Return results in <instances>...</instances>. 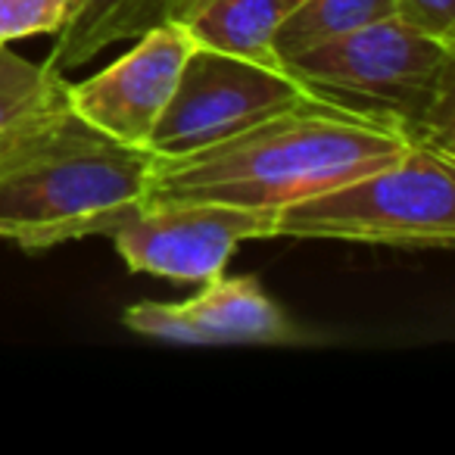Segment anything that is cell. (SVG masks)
<instances>
[{"label":"cell","instance_id":"5b68a950","mask_svg":"<svg viewBox=\"0 0 455 455\" xmlns=\"http://www.w3.org/2000/svg\"><path fill=\"white\" fill-rule=\"evenodd\" d=\"M303 97H309V91L287 69L194 47L147 150L156 159L184 156L219 144Z\"/></svg>","mask_w":455,"mask_h":455},{"label":"cell","instance_id":"52a82bcc","mask_svg":"<svg viewBox=\"0 0 455 455\" xmlns=\"http://www.w3.org/2000/svg\"><path fill=\"white\" fill-rule=\"evenodd\" d=\"M128 331L178 347H303L312 334L250 275L200 284L181 303H134L122 312Z\"/></svg>","mask_w":455,"mask_h":455},{"label":"cell","instance_id":"4fadbf2b","mask_svg":"<svg viewBox=\"0 0 455 455\" xmlns=\"http://www.w3.org/2000/svg\"><path fill=\"white\" fill-rule=\"evenodd\" d=\"M76 0H0V47L13 41L57 35Z\"/></svg>","mask_w":455,"mask_h":455},{"label":"cell","instance_id":"8fae6325","mask_svg":"<svg viewBox=\"0 0 455 455\" xmlns=\"http://www.w3.org/2000/svg\"><path fill=\"white\" fill-rule=\"evenodd\" d=\"M63 72L0 47V144L69 113Z\"/></svg>","mask_w":455,"mask_h":455},{"label":"cell","instance_id":"30bf717a","mask_svg":"<svg viewBox=\"0 0 455 455\" xmlns=\"http://www.w3.org/2000/svg\"><path fill=\"white\" fill-rule=\"evenodd\" d=\"M181 4L184 0H76L66 26L53 35L44 66L66 76L69 69L91 63L107 47L175 20Z\"/></svg>","mask_w":455,"mask_h":455},{"label":"cell","instance_id":"6da1fadb","mask_svg":"<svg viewBox=\"0 0 455 455\" xmlns=\"http://www.w3.org/2000/svg\"><path fill=\"white\" fill-rule=\"evenodd\" d=\"M409 147L399 128L309 94L219 144L153 156L150 200L284 209L380 169Z\"/></svg>","mask_w":455,"mask_h":455},{"label":"cell","instance_id":"8992f818","mask_svg":"<svg viewBox=\"0 0 455 455\" xmlns=\"http://www.w3.org/2000/svg\"><path fill=\"white\" fill-rule=\"evenodd\" d=\"M275 212L215 200H147L109 237L128 272L206 284L241 243L275 237Z\"/></svg>","mask_w":455,"mask_h":455},{"label":"cell","instance_id":"277c9868","mask_svg":"<svg viewBox=\"0 0 455 455\" xmlns=\"http://www.w3.org/2000/svg\"><path fill=\"white\" fill-rule=\"evenodd\" d=\"M275 237L452 250L455 153L411 144L380 169L278 209Z\"/></svg>","mask_w":455,"mask_h":455},{"label":"cell","instance_id":"7a4b0ae2","mask_svg":"<svg viewBox=\"0 0 455 455\" xmlns=\"http://www.w3.org/2000/svg\"><path fill=\"white\" fill-rule=\"evenodd\" d=\"M153 153L72 113L0 144V241L38 253L113 235L150 200Z\"/></svg>","mask_w":455,"mask_h":455},{"label":"cell","instance_id":"5bb4252c","mask_svg":"<svg viewBox=\"0 0 455 455\" xmlns=\"http://www.w3.org/2000/svg\"><path fill=\"white\" fill-rule=\"evenodd\" d=\"M396 16L434 38L455 44V0H396Z\"/></svg>","mask_w":455,"mask_h":455},{"label":"cell","instance_id":"9c48e42d","mask_svg":"<svg viewBox=\"0 0 455 455\" xmlns=\"http://www.w3.org/2000/svg\"><path fill=\"white\" fill-rule=\"evenodd\" d=\"M297 4L299 0H184L175 22L188 28L196 47L284 69L275 53V32Z\"/></svg>","mask_w":455,"mask_h":455},{"label":"cell","instance_id":"3957f363","mask_svg":"<svg viewBox=\"0 0 455 455\" xmlns=\"http://www.w3.org/2000/svg\"><path fill=\"white\" fill-rule=\"evenodd\" d=\"M284 69L312 97L387 122L411 144L455 153V44L399 16L324 41Z\"/></svg>","mask_w":455,"mask_h":455},{"label":"cell","instance_id":"7c38bea8","mask_svg":"<svg viewBox=\"0 0 455 455\" xmlns=\"http://www.w3.org/2000/svg\"><path fill=\"white\" fill-rule=\"evenodd\" d=\"M396 16V0H299L275 32V53L281 63Z\"/></svg>","mask_w":455,"mask_h":455},{"label":"cell","instance_id":"ba28073f","mask_svg":"<svg viewBox=\"0 0 455 455\" xmlns=\"http://www.w3.org/2000/svg\"><path fill=\"white\" fill-rule=\"evenodd\" d=\"M194 47L188 28L175 20L147 28L125 57L88 82L66 88L69 113L116 144L147 150Z\"/></svg>","mask_w":455,"mask_h":455}]
</instances>
